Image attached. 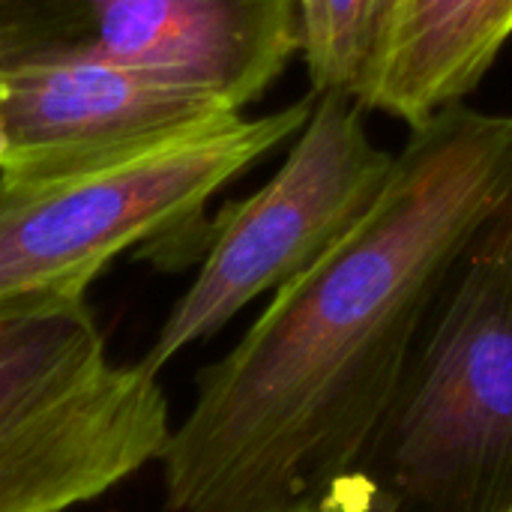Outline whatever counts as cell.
Segmentation results:
<instances>
[{
	"mask_svg": "<svg viewBox=\"0 0 512 512\" xmlns=\"http://www.w3.org/2000/svg\"><path fill=\"white\" fill-rule=\"evenodd\" d=\"M512 195V117L414 126L369 210L198 378L162 453L171 512H327L366 474L456 264Z\"/></svg>",
	"mask_w": 512,
	"mask_h": 512,
	"instance_id": "obj_1",
	"label": "cell"
},
{
	"mask_svg": "<svg viewBox=\"0 0 512 512\" xmlns=\"http://www.w3.org/2000/svg\"><path fill=\"white\" fill-rule=\"evenodd\" d=\"M366 474L402 512L512 510V195L444 285Z\"/></svg>",
	"mask_w": 512,
	"mask_h": 512,
	"instance_id": "obj_2",
	"label": "cell"
},
{
	"mask_svg": "<svg viewBox=\"0 0 512 512\" xmlns=\"http://www.w3.org/2000/svg\"><path fill=\"white\" fill-rule=\"evenodd\" d=\"M312 105L237 114L108 165L0 174V312L81 303L120 252L189 231L219 189L300 135Z\"/></svg>",
	"mask_w": 512,
	"mask_h": 512,
	"instance_id": "obj_3",
	"label": "cell"
},
{
	"mask_svg": "<svg viewBox=\"0 0 512 512\" xmlns=\"http://www.w3.org/2000/svg\"><path fill=\"white\" fill-rule=\"evenodd\" d=\"M168 438L159 378L108 360L87 300L0 312V512L87 504Z\"/></svg>",
	"mask_w": 512,
	"mask_h": 512,
	"instance_id": "obj_4",
	"label": "cell"
},
{
	"mask_svg": "<svg viewBox=\"0 0 512 512\" xmlns=\"http://www.w3.org/2000/svg\"><path fill=\"white\" fill-rule=\"evenodd\" d=\"M363 114L348 96H315L279 171L216 216L201 270L165 318L144 369L159 375L183 348L222 330L258 297L276 294L369 210L396 153L372 141Z\"/></svg>",
	"mask_w": 512,
	"mask_h": 512,
	"instance_id": "obj_5",
	"label": "cell"
},
{
	"mask_svg": "<svg viewBox=\"0 0 512 512\" xmlns=\"http://www.w3.org/2000/svg\"><path fill=\"white\" fill-rule=\"evenodd\" d=\"M0 51H72L243 111L300 51L294 0H0Z\"/></svg>",
	"mask_w": 512,
	"mask_h": 512,
	"instance_id": "obj_6",
	"label": "cell"
},
{
	"mask_svg": "<svg viewBox=\"0 0 512 512\" xmlns=\"http://www.w3.org/2000/svg\"><path fill=\"white\" fill-rule=\"evenodd\" d=\"M243 111L72 51H0V174L42 177L129 159Z\"/></svg>",
	"mask_w": 512,
	"mask_h": 512,
	"instance_id": "obj_7",
	"label": "cell"
},
{
	"mask_svg": "<svg viewBox=\"0 0 512 512\" xmlns=\"http://www.w3.org/2000/svg\"><path fill=\"white\" fill-rule=\"evenodd\" d=\"M512 36V0H402L372 99L411 129L462 105Z\"/></svg>",
	"mask_w": 512,
	"mask_h": 512,
	"instance_id": "obj_8",
	"label": "cell"
},
{
	"mask_svg": "<svg viewBox=\"0 0 512 512\" xmlns=\"http://www.w3.org/2000/svg\"><path fill=\"white\" fill-rule=\"evenodd\" d=\"M312 93H336L372 111L402 0H294Z\"/></svg>",
	"mask_w": 512,
	"mask_h": 512,
	"instance_id": "obj_9",
	"label": "cell"
},
{
	"mask_svg": "<svg viewBox=\"0 0 512 512\" xmlns=\"http://www.w3.org/2000/svg\"><path fill=\"white\" fill-rule=\"evenodd\" d=\"M327 512H402L399 504L393 501L390 492H384L369 474L357 477L354 483H348L333 501Z\"/></svg>",
	"mask_w": 512,
	"mask_h": 512,
	"instance_id": "obj_10",
	"label": "cell"
},
{
	"mask_svg": "<svg viewBox=\"0 0 512 512\" xmlns=\"http://www.w3.org/2000/svg\"><path fill=\"white\" fill-rule=\"evenodd\" d=\"M510 512H512V510H510Z\"/></svg>",
	"mask_w": 512,
	"mask_h": 512,
	"instance_id": "obj_11",
	"label": "cell"
}]
</instances>
